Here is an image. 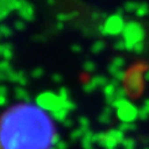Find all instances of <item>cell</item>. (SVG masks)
<instances>
[{
  "mask_svg": "<svg viewBox=\"0 0 149 149\" xmlns=\"http://www.w3.org/2000/svg\"><path fill=\"white\" fill-rule=\"evenodd\" d=\"M133 128H134V125L129 124V123H123L122 125H120V128H119V129H122L123 132H124V130H132Z\"/></svg>",
  "mask_w": 149,
  "mask_h": 149,
  "instance_id": "9",
  "label": "cell"
},
{
  "mask_svg": "<svg viewBox=\"0 0 149 149\" xmlns=\"http://www.w3.org/2000/svg\"><path fill=\"white\" fill-rule=\"evenodd\" d=\"M52 149H58V148H56V147H52Z\"/></svg>",
  "mask_w": 149,
  "mask_h": 149,
  "instance_id": "10",
  "label": "cell"
},
{
  "mask_svg": "<svg viewBox=\"0 0 149 149\" xmlns=\"http://www.w3.org/2000/svg\"><path fill=\"white\" fill-rule=\"evenodd\" d=\"M93 143H96L95 134L92 133H86L81 139V144L83 149H93Z\"/></svg>",
  "mask_w": 149,
  "mask_h": 149,
  "instance_id": "5",
  "label": "cell"
},
{
  "mask_svg": "<svg viewBox=\"0 0 149 149\" xmlns=\"http://www.w3.org/2000/svg\"><path fill=\"white\" fill-rule=\"evenodd\" d=\"M70 101H63L61 97H57L54 93H44V95L39 96V98H37V104L41 106L44 109H47L50 111L51 113L55 111H57L60 108H62V107L67 106Z\"/></svg>",
  "mask_w": 149,
  "mask_h": 149,
  "instance_id": "2",
  "label": "cell"
},
{
  "mask_svg": "<svg viewBox=\"0 0 149 149\" xmlns=\"http://www.w3.org/2000/svg\"><path fill=\"white\" fill-rule=\"evenodd\" d=\"M122 146L124 149H136V142L132 138H124L122 142Z\"/></svg>",
  "mask_w": 149,
  "mask_h": 149,
  "instance_id": "6",
  "label": "cell"
},
{
  "mask_svg": "<svg viewBox=\"0 0 149 149\" xmlns=\"http://www.w3.org/2000/svg\"><path fill=\"white\" fill-rule=\"evenodd\" d=\"M144 149H149V148H144Z\"/></svg>",
  "mask_w": 149,
  "mask_h": 149,
  "instance_id": "11",
  "label": "cell"
},
{
  "mask_svg": "<svg viewBox=\"0 0 149 149\" xmlns=\"http://www.w3.org/2000/svg\"><path fill=\"white\" fill-rule=\"evenodd\" d=\"M148 116H149V101H147L144 103V106L141 108V111H139V117L142 119H146Z\"/></svg>",
  "mask_w": 149,
  "mask_h": 149,
  "instance_id": "7",
  "label": "cell"
},
{
  "mask_svg": "<svg viewBox=\"0 0 149 149\" xmlns=\"http://www.w3.org/2000/svg\"><path fill=\"white\" fill-rule=\"evenodd\" d=\"M16 96H17V98H20V100H27V95L22 90H17Z\"/></svg>",
  "mask_w": 149,
  "mask_h": 149,
  "instance_id": "8",
  "label": "cell"
},
{
  "mask_svg": "<svg viewBox=\"0 0 149 149\" xmlns=\"http://www.w3.org/2000/svg\"><path fill=\"white\" fill-rule=\"evenodd\" d=\"M55 125L41 106L20 103L1 117V149H52Z\"/></svg>",
  "mask_w": 149,
  "mask_h": 149,
  "instance_id": "1",
  "label": "cell"
},
{
  "mask_svg": "<svg viewBox=\"0 0 149 149\" xmlns=\"http://www.w3.org/2000/svg\"><path fill=\"white\" fill-rule=\"evenodd\" d=\"M113 104H114L116 108H117L118 117L122 119L124 123L132 122V120H134L137 118V116H139V111L136 108V107L124 100H119Z\"/></svg>",
  "mask_w": 149,
  "mask_h": 149,
  "instance_id": "3",
  "label": "cell"
},
{
  "mask_svg": "<svg viewBox=\"0 0 149 149\" xmlns=\"http://www.w3.org/2000/svg\"><path fill=\"white\" fill-rule=\"evenodd\" d=\"M107 29L111 34H116V32H119L120 30H123V24H122V20L117 17H113L112 20L108 21L107 24Z\"/></svg>",
  "mask_w": 149,
  "mask_h": 149,
  "instance_id": "4",
  "label": "cell"
}]
</instances>
